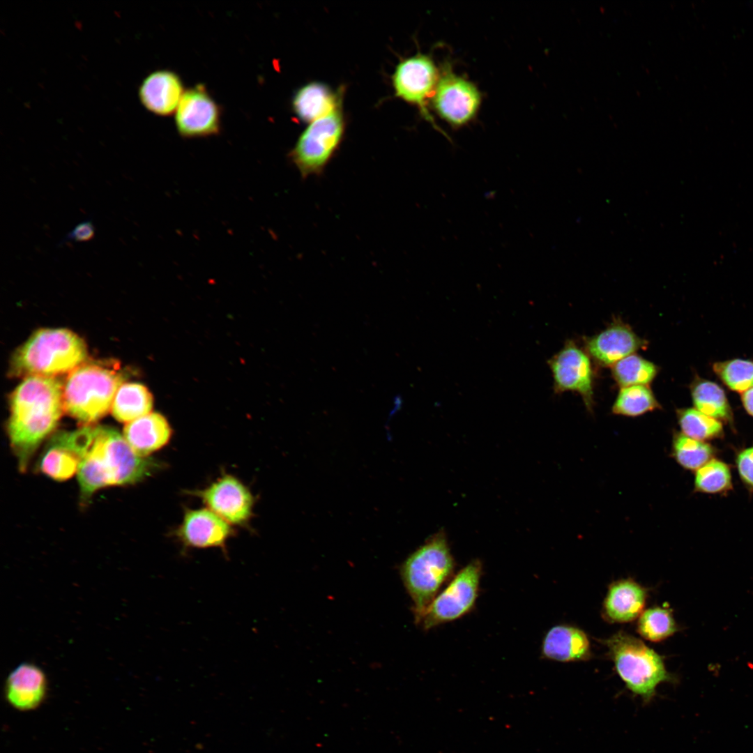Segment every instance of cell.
Wrapping results in <instances>:
<instances>
[{"label":"cell","instance_id":"1","mask_svg":"<svg viewBox=\"0 0 753 753\" xmlns=\"http://www.w3.org/2000/svg\"><path fill=\"white\" fill-rule=\"evenodd\" d=\"M63 396L61 381L43 376H27L12 393L7 432L22 472L65 412Z\"/></svg>","mask_w":753,"mask_h":753},{"label":"cell","instance_id":"2","mask_svg":"<svg viewBox=\"0 0 753 753\" xmlns=\"http://www.w3.org/2000/svg\"><path fill=\"white\" fill-rule=\"evenodd\" d=\"M160 468L159 462L138 455L116 429L97 425L94 441L77 471L82 498L87 499L105 487L137 483Z\"/></svg>","mask_w":753,"mask_h":753},{"label":"cell","instance_id":"3","mask_svg":"<svg viewBox=\"0 0 753 753\" xmlns=\"http://www.w3.org/2000/svg\"><path fill=\"white\" fill-rule=\"evenodd\" d=\"M87 358L85 342L66 329H41L14 354L12 373L17 376H52L70 372Z\"/></svg>","mask_w":753,"mask_h":753},{"label":"cell","instance_id":"4","mask_svg":"<svg viewBox=\"0 0 753 753\" xmlns=\"http://www.w3.org/2000/svg\"><path fill=\"white\" fill-rule=\"evenodd\" d=\"M456 563L447 537L439 531L402 563L400 575L413 603L416 622L455 575Z\"/></svg>","mask_w":753,"mask_h":753},{"label":"cell","instance_id":"5","mask_svg":"<svg viewBox=\"0 0 753 753\" xmlns=\"http://www.w3.org/2000/svg\"><path fill=\"white\" fill-rule=\"evenodd\" d=\"M124 380L118 367L82 364L70 372L63 385L65 412L84 425H91L109 412Z\"/></svg>","mask_w":753,"mask_h":753},{"label":"cell","instance_id":"6","mask_svg":"<svg viewBox=\"0 0 753 753\" xmlns=\"http://www.w3.org/2000/svg\"><path fill=\"white\" fill-rule=\"evenodd\" d=\"M604 642L627 688L644 701H651L660 683L676 681L667 671L662 658L632 635L618 632Z\"/></svg>","mask_w":753,"mask_h":753},{"label":"cell","instance_id":"7","mask_svg":"<svg viewBox=\"0 0 753 753\" xmlns=\"http://www.w3.org/2000/svg\"><path fill=\"white\" fill-rule=\"evenodd\" d=\"M343 133L340 107L309 123L288 155L303 179L323 174L340 145Z\"/></svg>","mask_w":753,"mask_h":753},{"label":"cell","instance_id":"8","mask_svg":"<svg viewBox=\"0 0 753 753\" xmlns=\"http://www.w3.org/2000/svg\"><path fill=\"white\" fill-rule=\"evenodd\" d=\"M482 575V562L470 561L438 593L416 623L428 630L471 613L478 598Z\"/></svg>","mask_w":753,"mask_h":753},{"label":"cell","instance_id":"9","mask_svg":"<svg viewBox=\"0 0 753 753\" xmlns=\"http://www.w3.org/2000/svg\"><path fill=\"white\" fill-rule=\"evenodd\" d=\"M481 101L477 86L457 75L450 63H444L432 98L437 115L452 127L459 128L474 119Z\"/></svg>","mask_w":753,"mask_h":753},{"label":"cell","instance_id":"10","mask_svg":"<svg viewBox=\"0 0 753 753\" xmlns=\"http://www.w3.org/2000/svg\"><path fill=\"white\" fill-rule=\"evenodd\" d=\"M440 70L429 55L420 52L402 60L392 77L395 95L416 106L423 116L443 135L450 137L435 123L427 109V102L432 98Z\"/></svg>","mask_w":753,"mask_h":753},{"label":"cell","instance_id":"11","mask_svg":"<svg viewBox=\"0 0 753 753\" xmlns=\"http://www.w3.org/2000/svg\"><path fill=\"white\" fill-rule=\"evenodd\" d=\"M556 394L565 392L578 393L586 409L592 412L594 405V371L591 357L573 340H568L563 347L548 360Z\"/></svg>","mask_w":753,"mask_h":753},{"label":"cell","instance_id":"12","mask_svg":"<svg viewBox=\"0 0 753 753\" xmlns=\"http://www.w3.org/2000/svg\"><path fill=\"white\" fill-rule=\"evenodd\" d=\"M231 526H243L253 515L254 498L249 488L231 474H223L206 487L189 492Z\"/></svg>","mask_w":753,"mask_h":753},{"label":"cell","instance_id":"13","mask_svg":"<svg viewBox=\"0 0 753 753\" xmlns=\"http://www.w3.org/2000/svg\"><path fill=\"white\" fill-rule=\"evenodd\" d=\"M175 123L183 137L217 135L221 126L220 108L206 88L197 84L185 91L175 112Z\"/></svg>","mask_w":753,"mask_h":753},{"label":"cell","instance_id":"14","mask_svg":"<svg viewBox=\"0 0 753 753\" xmlns=\"http://www.w3.org/2000/svg\"><path fill=\"white\" fill-rule=\"evenodd\" d=\"M234 535L232 526L207 508L185 509L174 535L185 549L220 548ZM226 553V552H225Z\"/></svg>","mask_w":753,"mask_h":753},{"label":"cell","instance_id":"15","mask_svg":"<svg viewBox=\"0 0 753 753\" xmlns=\"http://www.w3.org/2000/svg\"><path fill=\"white\" fill-rule=\"evenodd\" d=\"M642 339L627 324L614 319L598 333L586 337L584 350L596 363L611 367L621 359L647 347Z\"/></svg>","mask_w":753,"mask_h":753},{"label":"cell","instance_id":"16","mask_svg":"<svg viewBox=\"0 0 753 753\" xmlns=\"http://www.w3.org/2000/svg\"><path fill=\"white\" fill-rule=\"evenodd\" d=\"M48 682L45 671L32 662H22L8 674L5 697L14 708L29 711L37 708L47 696Z\"/></svg>","mask_w":753,"mask_h":753},{"label":"cell","instance_id":"17","mask_svg":"<svg viewBox=\"0 0 753 753\" xmlns=\"http://www.w3.org/2000/svg\"><path fill=\"white\" fill-rule=\"evenodd\" d=\"M185 92L180 77L169 70L149 74L142 82L139 96L142 105L159 116L175 113Z\"/></svg>","mask_w":753,"mask_h":753},{"label":"cell","instance_id":"18","mask_svg":"<svg viewBox=\"0 0 753 753\" xmlns=\"http://www.w3.org/2000/svg\"><path fill=\"white\" fill-rule=\"evenodd\" d=\"M172 429L160 413L151 412L126 423L123 437L139 456L147 457L168 444Z\"/></svg>","mask_w":753,"mask_h":753},{"label":"cell","instance_id":"19","mask_svg":"<svg viewBox=\"0 0 753 753\" xmlns=\"http://www.w3.org/2000/svg\"><path fill=\"white\" fill-rule=\"evenodd\" d=\"M541 653L543 657L558 661L586 660L591 657L586 634L581 630L565 625L550 628L545 635Z\"/></svg>","mask_w":753,"mask_h":753},{"label":"cell","instance_id":"20","mask_svg":"<svg viewBox=\"0 0 753 753\" xmlns=\"http://www.w3.org/2000/svg\"><path fill=\"white\" fill-rule=\"evenodd\" d=\"M646 598V589L633 580L615 581L604 599V614L612 622L632 621L641 614Z\"/></svg>","mask_w":753,"mask_h":753},{"label":"cell","instance_id":"21","mask_svg":"<svg viewBox=\"0 0 753 753\" xmlns=\"http://www.w3.org/2000/svg\"><path fill=\"white\" fill-rule=\"evenodd\" d=\"M340 107V99L328 86L319 82L309 83L296 93L292 108L303 121L311 123L328 115Z\"/></svg>","mask_w":753,"mask_h":753},{"label":"cell","instance_id":"22","mask_svg":"<svg viewBox=\"0 0 753 753\" xmlns=\"http://www.w3.org/2000/svg\"><path fill=\"white\" fill-rule=\"evenodd\" d=\"M153 404V396L146 386L127 383L119 388L111 410L117 420L128 423L151 413Z\"/></svg>","mask_w":753,"mask_h":753},{"label":"cell","instance_id":"23","mask_svg":"<svg viewBox=\"0 0 753 753\" xmlns=\"http://www.w3.org/2000/svg\"><path fill=\"white\" fill-rule=\"evenodd\" d=\"M690 390L696 409L720 421L732 420V411L726 395L717 383L697 377Z\"/></svg>","mask_w":753,"mask_h":753},{"label":"cell","instance_id":"24","mask_svg":"<svg viewBox=\"0 0 753 753\" xmlns=\"http://www.w3.org/2000/svg\"><path fill=\"white\" fill-rule=\"evenodd\" d=\"M662 406L653 392L647 385L621 388L611 407L614 414L638 417Z\"/></svg>","mask_w":753,"mask_h":753},{"label":"cell","instance_id":"25","mask_svg":"<svg viewBox=\"0 0 753 753\" xmlns=\"http://www.w3.org/2000/svg\"><path fill=\"white\" fill-rule=\"evenodd\" d=\"M659 367L638 354H631L611 366V374L618 386L648 385L656 377Z\"/></svg>","mask_w":753,"mask_h":753},{"label":"cell","instance_id":"26","mask_svg":"<svg viewBox=\"0 0 753 753\" xmlns=\"http://www.w3.org/2000/svg\"><path fill=\"white\" fill-rule=\"evenodd\" d=\"M713 448L705 441L688 437L681 432H674L671 444V455L683 468L697 471L709 460Z\"/></svg>","mask_w":753,"mask_h":753},{"label":"cell","instance_id":"27","mask_svg":"<svg viewBox=\"0 0 753 753\" xmlns=\"http://www.w3.org/2000/svg\"><path fill=\"white\" fill-rule=\"evenodd\" d=\"M678 423L682 434L692 439L705 441L718 438L723 434L722 423L695 408L676 411Z\"/></svg>","mask_w":753,"mask_h":753},{"label":"cell","instance_id":"28","mask_svg":"<svg viewBox=\"0 0 753 753\" xmlns=\"http://www.w3.org/2000/svg\"><path fill=\"white\" fill-rule=\"evenodd\" d=\"M677 630L671 611L666 608L654 607L644 611L637 623L639 634L651 641H660Z\"/></svg>","mask_w":753,"mask_h":753},{"label":"cell","instance_id":"29","mask_svg":"<svg viewBox=\"0 0 753 753\" xmlns=\"http://www.w3.org/2000/svg\"><path fill=\"white\" fill-rule=\"evenodd\" d=\"M40 462L43 473L56 480H66L77 473L81 459L68 449L48 446Z\"/></svg>","mask_w":753,"mask_h":753},{"label":"cell","instance_id":"30","mask_svg":"<svg viewBox=\"0 0 753 753\" xmlns=\"http://www.w3.org/2000/svg\"><path fill=\"white\" fill-rule=\"evenodd\" d=\"M696 471L694 487L698 492L716 494L731 487L729 467L720 460L711 459Z\"/></svg>","mask_w":753,"mask_h":753},{"label":"cell","instance_id":"31","mask_svg":"<svg viewBox=\"0 0 753 753\" xmlns=\"http://www.w3.org/2000/svg\"><path fill=\"white\" fill-rule=\"evenodd\" d=\"M713 370L734 391L744 393L753 387L752 361L733 359L718 362L713 365Z\"/></svg>","mask_w":753,"mask_h":753},{"label":"cell","instance_id":"32","mask_svg":"<svg viewBox=\"0 0 753 753\" xmlns=\"http://www.w3.org/2000/svg\"><path fill=\"white\" fill-rule=\"evenodd\" d=\"M736 464L742 480L753 489V446L742 450L738 455Z\"/></svg>","mask_w":753,"mask_h":753},{"label":"cell","instance_id":"33","mask_svg":"<svg viewBox=\"0 0 753 753\" xmlns=\"http://www.w3.org/2000/svg\"><path fill=\"white\" fill-rule=\"evenodd\" d=\"M94 233V227L91 220L81 222L66 235L58 245H61L68 241H73L75 242L90 241L93 238Z\"/></svg>","mask_w":753,"mask_h":753},{"label":"cell","instance_id":"34","mask_svg":"<svg viewBox=\"0 0 753 753\" xmlns=\"http://www.w3.org/2000/svg\"><path fill=\"white\" fill-rule=\"evenodd\" d=\"M742 402L746 411L753 416V387L743 393Z\"/></svg>","mask_w":753,"mask_h":753}]
</instances>
